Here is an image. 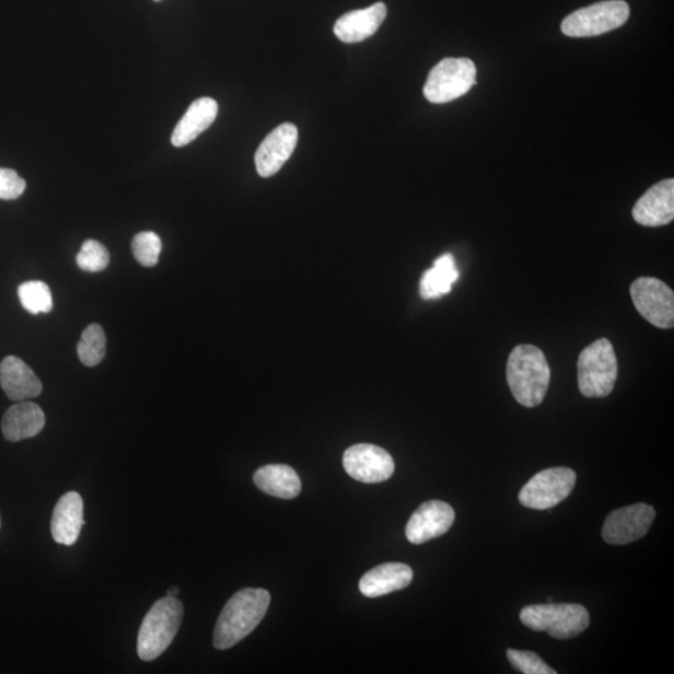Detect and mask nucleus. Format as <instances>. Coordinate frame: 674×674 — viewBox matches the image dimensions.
<instances>
[{
    "instance_id": "f257e3e1",
    "label": "nucleus",
    "mask_w": 674,
    "mask_h": 674,
    "mask_svg": "<svg viewBox=\"0 0 674 674\" xmlns=\"http://www.w3.org/2000/svg\"><path fill=\"white\" fill-rule=\"evenodd\" d=\"M270 606V593L264 589H243L221 611L214 629V647L232 649L260 625Z\"/></svg>"
},
{
    "instance_id": "f03ea898",
    "label": "nucleus",
    "mask_w": 674,
    "mask_h": 674,
    "mask_svg": "<svg viewBox=\"0 0 674 674\" xmlns=\"http://www.w3.org/2000/svg\"><path fill=\"white\" fill-rule=\"evenodd\" d=\"M506 376L516 402L532 409L545 400L551 369L543 350L534 345H519L510 353Z\"/></svg>"
},
{
    "instance_id": "7ed1b4c3",
    "label": "nucleus",
    "mask_w": 674,
    "mask_h": 674,
    "mask_svg": "<svg viewBox=\"0 0 674 674\" xmlns=\"http://www.w3.org/2000/svg\"><path fill=\"white\" fill-rule=\"evenodd\" d=\"M183 616V603L176 597L167 596L154 603L139 629L140 660L150 662L161 658L179 631Z\"/></svg>"
},
{
    "instance_id": "20e7f679",
    "label": "nucleus",
    "mask_w": 674,
    "mask_h": 674,
    "mask_svg": "<svg viewBox=\"0 0 674 674\" xmlns=\"http://www.w3.org/2000/svg\"><path fill=\"white\" fill-rule=\"evenodd\" d=\"M520 619L532 631L547 632L556 640H570L590 626L589 611L578 603L531 605L522 608Z\"/></svg>"
},
{
    "instance_id": "39448f33",
    "label": "nucleus",
    "mask_w": 674,
    "mask_h": 674,
    "mask_svg": "<svg viewBox=\"0 0 674 674\" xmlns=\"http://www.w3.org/2000/svg\"><path fill=\"white\" fill-rule=\"evenodd\" d=\"M578 369L579 387L583 396H608L614 392L618 376L614 345L607 339L592 342L580 353Z\"/></svg>"
},
{
    "instance_id": "423d86ee",
    "label": "nucleus",
    "mask_w": 674,
    "mask_h": 674,
    "mask_svg": "<svg viewBox=\"0 0 674 674\" xmlns=\"http://www.w3.org/2000/svg\"><path fill=\"white\" fill-rule=\"evenodd\" d=\"M476 66L472 59H443L431 70L423 86V95L433 104L458 100L476 85Z\"/></svg>"
},
{
    "instance_id": "0eeeda50",
    "label": "nucleus",
    "mask_w": 674,
    "mask_h": 674,
    "mask_svg": "<svg viewBox=\"0 0 674 674\" xmlns=\"http://www.w3.org/2000/svg\"><path fill=\"white\" fill-rule=\"evenodd\" d=\"M628 18L629 5L624 0H606L567 15L561 30L571 38L597 37L620 28Z\"/></svg>"
},
{
    "instance_id": "6e6552de",
    "label": "nucleus",
    "mask_w": 674,
    "mask_h": 674,
    "mask_svg": "<svg viewBox=\"0 0 674 674\" xmlns=\"http://www.w3.org/2000/svg\"><path fill=\"white\" fill-rule=\"evenodd\" d=\"M578 475L569 467L544 469L522 487L520 502L532 510H551L572 493Z\"/></svg>"
},
{
    "instance_id": "1a4fd4ad",
    "label": "nucleus",
    "mask_w": 674,
    "mask_h": 674,
    "mask_svg": "<svg viewBox=\"0 0 674 674\" xmlns=\"http://www.w3.org/2000/svg\"><path fill=\"white\" fill-rule=\"evenodd\" d=\"M631 297L636 310L647 322L660 329L674 325L673 290L660 279L642 277L632 282Z\"/></svg>"
},
{
    "instance_id": "9d476101",
    "label": "nucleus",
    "mask_w": 674,
    "mask_h": 674,
    "mask_svg": "<svg viewBox=\"0 0 674 674\" xmlns=\"http://www.w3.org/2000/svg\"><path fill=\"white\" fill-rule=\"evenodd\" d=\"M344 468L353 480L377 484L388 480L394 475L395 463L384 449L370 443H359L345 451Z\"/></svg>"
},
{
    "instance_id": "9b49d317",
    "label": "nucleus",
    "mask_w": 674,
    "mask_h": 674,
    "mask_svg": "<svg viewBox=\"0 0 674 674\" xmlns=\"http://www.w3.org/2000/svg\"><path fill=\"white\" fill-rule=\"evenodd\" d=\"M655 518L650 504L636 503L611 512L603 525L602 537L609 545H628L649 532Z\"/></svg>"
},
{
    "instance_id": "f8f14e48",
    "label": "nucleus",
    "mask_w": 674,
    "mask_h": 674,
    "mask_svg": "<svg viewBox=\"0 0 674 674\" xmlns=\"http://www.w3.org/2000/svg\"><path fill=\"white\" fill-rule=\"evenodd\" d=\"M454 522L455 511L449 503L439 500L423 502L407 522L406 537L414 545H422L445 535Z\"/></svg>"
},
{
    "instance_id": "ddd939ff",
    "label": "nucleus",
    "mask_w": 674,
    "mask_h": 674,
    "mask_svg": "<svg viewBox=\"0 0 674 674\" xmlns=\"http://www.w3.org/2000/svg\"><path fill=\"white\" fill-rule=\"evenodd\" d=\"M299 130L294 124H281L266 137L256 150V172L262 177L277 174L291 158L298 146Z\"/></svg>"
},
{
    "instance_id": "4468645a",
    "label": "nucleus",
    "mask_w": 674,
    "mask_h": 674,
    "mask_svg": "<svg viewBox=\"0 0 674 674\" xmlns=\"http://www.w3.org/2000/svg\"><path fill=\"white\" fill-rule=\"evenodd\" d=\"M636 223L658 228L672 223L674 219V181H662L646 191L632 210Z\"/></svg>"
},
{
    "instance_id": "2eb2a0df",
    "label": "nucleus",
    "mask_w": 674,
    "mask_h": 674,
    "mask_svg": "<svg viewBox=\"0 0 674 674\" xmlns=\"http://www.w3.org/2000/svg\"><path fill=\"white\" fill-rule=\"evenodd\" d=\"M84 525L82 496L75 491L61 496L51 518V535L56 543L66 546L74 545Z\"/></svg>"
},
{
    "instance_id": "dca6fc26",
    "label": "nucleus",
    "mask_w": 674,
    "mask_h": 674,
    "mask_svg": "<svg viewBox=\"0 0 674 674\" xmlns=\"http://www.w3.org/2000/svg\"><path fill=\"white\" fill-rule=\"evenodd\" d=\"M387 15L384 3H375L367 9H359L344 14L335 23L334 33L344 43H360L374 35Z\"/></svg>"
},
{
    "instance_id": "f3484780",
    "label": "nucleus",
    "mask_w": 674,
    "mask_h": 674,
    "mask_svg": "<svg viewBox=\"0 0 674 674\" xmlns=\"http://www.w3.org/2000/svg\"><path fill=\"white\" fill-rule=\"evenodd\" d=\"M412 579L414 572L410 566L400 562H387L363 574L359 589L363 596L376 599L406 589Z\"/></svg>"
},
{
    "instance_id": "a211bd4d",
    "label": "nucleus",
    "mask_w": 674,
    "mask_h": 674,
    "mask_svg": "<svg viewBox=\"0 0 674 674\" xmlns=\"http://www.w3.org/2000/svg\"><path fill=\"white\" fill-rule=\"evenodd\" d=\"M0 386L12 402L38 397L43 390L34 371L16 357H8L0 363Z\"/></svg>"
},
{
    "instance_id": "6ab92c4d",
    "label": "nucleus",
    "mask_w": 674,
    "mask_h": 674,
    "mask_svg": "<svg viewBox=\"0 0 674 674\" xmlns=\"http://www.w3.org/2000/svg\"><path fill=\"white\" fill-rule=\"evenodd\" d=\"M219 105L212 97L204 96L195 101L176 127L172 136V144L176 148L188 146L201 132L210 128L218 117Z\"/></svg>"
},
{
    "instance_id": "aec40b11",
    "label": "nucleus",
    "mask_w": 674,
    "mask_h": 674,
    "mask_svg": "<svg viewBox=\"0 0 674 674\" xmlns=\"http://www.w3.org/2000/svg\"><path fill=\"white\" fill-rule=\"evenodd\" d=\"M46 426V415L37 404L20 403L9 407L3 416L2 432L5 440L18 442L37 437Z\"/></svg>"
},
{
    "instance_id": "412c9836",
    "label": "nucleus",
    "mask_w": 674,
    "mask_h": 674,
    "mask_svg": "<svg viewBox=\"0 0 674 674\" xmlns=\"http://www.w3.org/2000/svg\"><path fill=\"white\" fill-rule=\"evenodd\" d=\"M257 489L274 498L292 500L301 492V481L295 469L288 465H266L254 475Z\"/></svg>"
},
{
    "instance_id": "4be33fe9",
    "label": "nucleus",
    "mask_w": 674,
    "mask_h": 674,
    "mask_svg": "<svg viewBox=\"0 0 674 674\" xmlns=\"http://www.w3.org/2000/svg\"><path fill=\"white\" fill-rule=\"evenodd\" d=\"M454 255L445 254L434 260L431 269L426 270L420 281V294L425 300L439 299L449 294L458 280Z\"/></svg>"
},
{
    "instance_id": "5701e85b",
    "label": "nucleus",
    "mask_w": 674,
    "mask_h": 674,
    "mask_svg": "<svg viewBox=\"0 0 674 674\" xmlns=\"http://www.w3.org/2000/svg\"><path fill=\"white\" fill-rule=\"evenodd\" d=\"M77 351L85 367L100 365L106 353V337L103 327L97 324L89 325L82 334Z\"/></svg>"
},
{
    "instance_id": "b1692460",
    "label": "nucleus",
    "mask_w": 674,
    "mask_h": 674,
    "mask_svg": "<svg viewBox=\"0 0 674 674\" xmlns=\"http://www.w3.org/2000/svg\"><path fill=\"white\" fill-rule=\"evenodd\" d=\"M22 306L32 315L48 314L53 310V295L43 281H26L18 289Z\"/></svg>"
},
{
    "instance_id": "393cba45",
    "label": "nucleus",
    "mask_w": 674,
    "mask_h": 674,
    "mask_svg": "<svg viewBox=\"0 0 674 674\" xmlns=\"http://www.w3.org/2000/svg\"><path fill=\"white\" fill-rule=\"evenodd\" d=\"M163 244L161 237L153 232L139 233L132 239L131 251L137 262L146 268H152L159 262Z\"/></svg>"
},
{
    "instance_id": "a878e982",
    "label": "nucleus",
    "mask_w": 674,
    "mask_h": 674,
    "mask_svg": "<svg viewBox=\"0 0 674 674\" xmlns=\"http://www.w3.org/2000/svg\"><path fill=\"white\" fill-rule=\"evenodd\" d=\"M111 262L109 252L96 241H86L82 245L81 252L77 255L79 268L88 272H100L108 268Z\"/></svg>"
},
{
    "instance_id": "bb28decb",
    "label": "nucleus",
    "mask_w": 674,
    "mask_h": 674,
    "mask_svg": "<svg viewBox=\"0 0 674 674\" xmlns=\"http://www.w3.org/2000/svg\"><path fill=\"white\" fill-rule=\"evenodd\" d=\"M508 659L512 666L525 674H556L538 654L531 651L508 650Z\"/></svg>"
},
{
    "instance_id": "cd10ccee",
    "label": "nucleus",
    "mask_w": 674,
    "mask_h": 674,
    "mask_svg": "<svg viewBox=\"0 0 674 674\" xmlns=\"http://www.w3.org/2000/svg\"><path fill=\"white\" fill-rule=\"evenodd\" d=\"M26 183L13 168L0 167V199L15 200L25 191Z\"/></svg>"
},
{
    "instance_id": "c85d7f7f",
    "label": "nucleus",
    "mask_w": 674,
    "mask_h": 674,
    "mask_svg": "<svg viewBox=\"0 0 674 674\" xmlns=\"http://www.w3.org/2000/svg\"><path fill=\"white\" fill-rule=\"evenodd\" d=\"M177 594H179V589L177 588H172L171 590L167 591L168 597H176Z\"/></svg>"
},
{
    "instance_id": "c756f323",
    "label": "nucleus",
    "mask_w": 674,
    "mask_h": 674,
    "mask_svg": "<svg viewBox=\"0 0 674 674\" xmlns=\"http://www.w3.org/2000/svg\"><path fill=\"white\" fill-rule=\"evenodd\" d=\"M155 2H162V0H155Z\"/></svg>"
}]
</instances>
